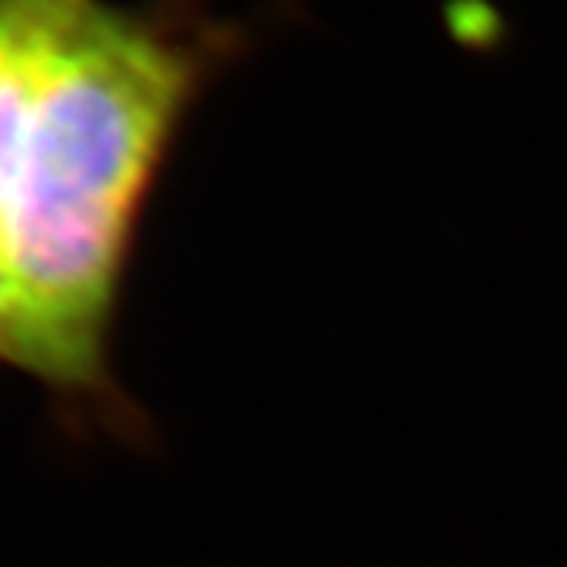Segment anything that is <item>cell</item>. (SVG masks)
<instances>
[{"label":"cell","mask_w":567,"mask_h":567,"mask_svg":"<svg viewBox=\"0 0 567 567\" xmlns=\"http://www.w3.org/2000/svg\"><path fill=\"white\" fill-rule=\"evenodd\" d=\"M218 44L89 0L63 44L0 215L17 369L66 429L142 442L114 338L142 218Z\"/></svg>","instance_id":"obj_1"},{"label":"cell","mask_w":567,"mask_h":567,"mask_svg":"<svg viewBox=\"0 0 567 567\" xmlns=\"http://www.w3.org/2000/svg\"><path fill=\"white\" fill-rule=\"evenodd\" d=\"M89 0H7L0 29V215L10 203L41 95Z\"/></svg>","instance_id":"obj_2"},{"label":"cell","mask_w":567,"mask_h":567,"mask_svg":"<svg viewBox=\"0 0 567 567\" xmlns=\"http://www.w3.org/2000/svg\"><path fill=\"white\" fill-rule=\"evenodd\" d=\"M0 365L17 369V300L0 268Z\"/></svg>","instance_id":"obj_3"},{"label":"cell","mask_w":567,"mask_h":567,"mask_svg":"<svg viewBox=\"0 0 567 567\" xmlns=\"http://www.w3.org/2000/svg\"><path fill=\"white\" fill-rule=\"evenodd\" d=\"M3 17H7V0H0V29H3Z\"/></svg>","instance_id":"obj_4"}]
</instances>
